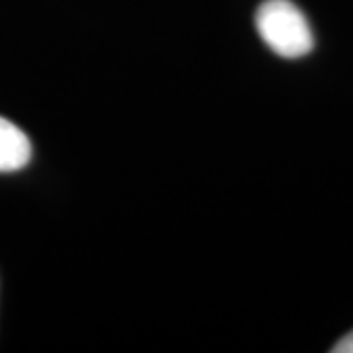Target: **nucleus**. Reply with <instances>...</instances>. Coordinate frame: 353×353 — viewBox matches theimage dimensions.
Wrapping results in <instances>:
<instances>
[{
    "label": "nucleus",
    "mask_w": 353,
    "mask_h": 353,
    "mask_svg": "<svg viewBox=\"0 0 353 353\" xmlns=\"http://www.w3.org/2000/svg\"><path fill=\"white\" fill-rule=\"evenodd\" d=\"M259 38L283 59H301L314 48L312 28L290 0H265L255 12Z\"/></svg>",
    "instance_id": "f257e3e1"
},
{
    "label": "nucleus",
    "mask_w": 353,
    "mask_h": 353,
    "mask_svg": "<svg viewBox=\"0 0 353 353\" xmlns=\"http://www.w3.org/2000/svg\"><path fill=\"white\" fill-rule=\"evenodd\" d=\"M32 159V143L20 128L0 116V173L24 169Z\"/></svg>",
    "instance_id": "f03ea898"
},
{
    "label": "nucleus",
    "mask_w": 353,
    "mask_h": 353,
    "mask_svg": "<svg viewBox=\"0 0 353 353\" xmlns=\"http://www.w3.org/2000/svg\"><path fill=\"white\" fill-rule=\"evenodd\" d=\"M332 353H353V330L350 334H345L340 341H336V345L330 350Z\"/></svg>",
    "instance_id": "7ed1b4c3"
}]
</instances>
